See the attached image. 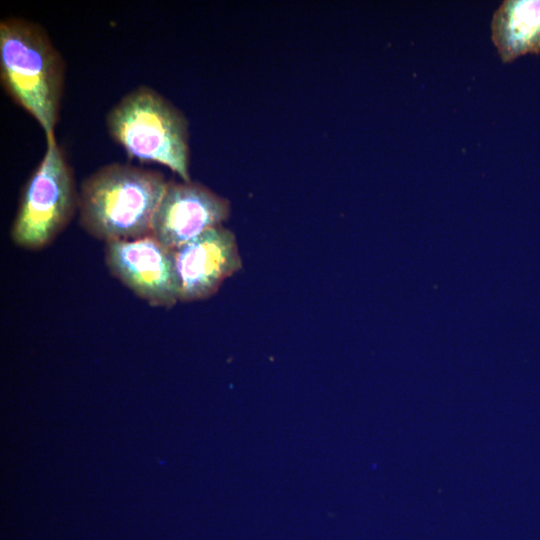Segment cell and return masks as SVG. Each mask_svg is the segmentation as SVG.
Here are the masks:
<instances>
[{
	"instance_id": "6da1fadb",
	"label": "cell",
	"mask_w": 540,
	"mask_h": 540,
	"mask_svg": "<svg viewBox=\"0 0 540 540\" xmlns=\"http://www.w3.org/2000/svg\"><path fill=\"white\" fill-rule=\"evenodd\" d=\"M66 65L39 23L7 17L0 21V82L5 93L55 136L64 94Z\"/></svg>"
},
{
	"instance_id": "7a4b0ae2",
	"label": "cell",
	"mask_w": 540,
	"mask_h": 540,
	"mask_svg": "<svg viewBox=\"0 0 540 540\" xmlns=\"http://www.w3.org/2000/svg\"><path fill=\"white\" fill-rule=\"evenodd\" d=\"M167 182L156 170L123 162L103 165L80 184L79 224L104 243L150 235Z\"/></svg>"
},
{
	"instance_id": "3957f363",
	"label": "cell",
	"mask_w": 540,
	"mask_h": 540,
	"mask_svg": "<svg viewBox=\"0 0 540 540\" xmlns=\"http://www.w3.org/2000/svg\"><path fill=\"white\" fill-rule=\"evenodd\" d=\"M108 135L127 157L141 163H158L190 181L189 120L159 91L139 85L108 111Z\"/></svg>"
},
{
	"instance_id": "277c9868",
	"label": "cell",
	"mask_w": 540,
	"mask_h": 540,
	"mask_svg": "<svg viewBox=\"0 0 540 540\" xmlns=\"http://www.w3.org/2000/svg\"><path fill=\"white\" fill-rule=\"evenodd\" d=\"M79 188L63 147L46 139L41 161L24 183L10 228L19 248L38 251L49 246L78 213Z\"/></svg>"
},
{
	"instance_id": "5b68a950",
	"label": "cell",
	"mask_w": 540,
	"mask_h": 540,
	"mask_svg": "<svg viewBox=\"0 0 540 540\" xmlns=\"http://www.w3.org/2000/svg\"><path fill=\"white\" fill-rule=\"evenodd\" d=\"M110 274L152 307L171 308L180 302L174 250L152 235L105 243Z\"/></svg>"
},
{
	"instance_id": "8992f818",
	"label": "cell",
	"mask_w": 540,
	"mask_h": 540,
	"mask_svg": "<svg viewBox=\"0 0 540 540\" xmlns=\"http://www.w3.org/2000/svg\"><path fill=\"white\" fill-rule=\"evenodd\" d=\"M230 201L209 187L190 181H168L154 213L151 234L176 249L230 217Z\"/></svg>"
},
{
	"instance_id": "52a82bcc",
	"label": "cell",
	"mask_w": 540,
	"mask_h": 540,
	"mask_svg": "<svg viewBox=\"0 0 540 540\" xmlns=\"http://www.w3.org/2000/svg\"><path fill=\"white\" fill-rule=\"evenodd\" d=\"M180 302L208 299L242 268L236 236L223 225L213 227L174 249Z\"/></svg>"
},
{
	"instance_id": "ba28073f",
	"label": "cell",
	"mask_w": 540,
	"mask_h": 540,
	"mask_svg": "<svg viewBox=\"0 0 540 540\" xmlns=\"http://www.w3.org/2000/svg\"><path fill=\"white\" fill-rule=\"evenodd\" d=\"M492 41L503 62L540 54V0H507L494 12Z\"/></svg>"
}]
</instances>
